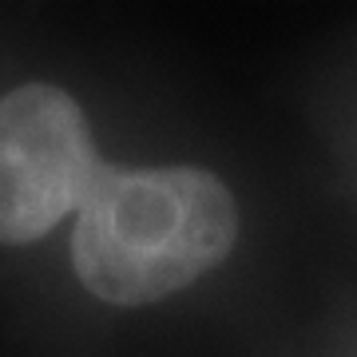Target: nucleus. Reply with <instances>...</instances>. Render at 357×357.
<instances>
[{
  "instance_id": "obj_1",
  "label": "nucleus",
  "mask_w": 357,
  "mask_h": 357,
  "mask_svg": "<svg viewBox=\"0 0 357 357\" xmlns=\"http://www.w3.org/2000/svg\"><path fill=\"white\" fill-rule=\"evenodd\" d=\"M238 206L203 167H100L72 230L79 282L112 306H151L215 270Z\"/></svg>"
},
{
  "instance_id": "obj_2",
  "label": "nucleus",
  "mask_w": 357,
  "mask_h": 357,
  "mask_svg": "<svg viewBox=\"0 0 357 357\" xmlns=\"http://www.w3.org/2000/svg\"><path fill=\"white\" fill-rule=\"evenodd\" d=\"M88 115L56 84L0 96V243L24 246L84 206L100 175Z\"/></svg>"
}]
</instances>
